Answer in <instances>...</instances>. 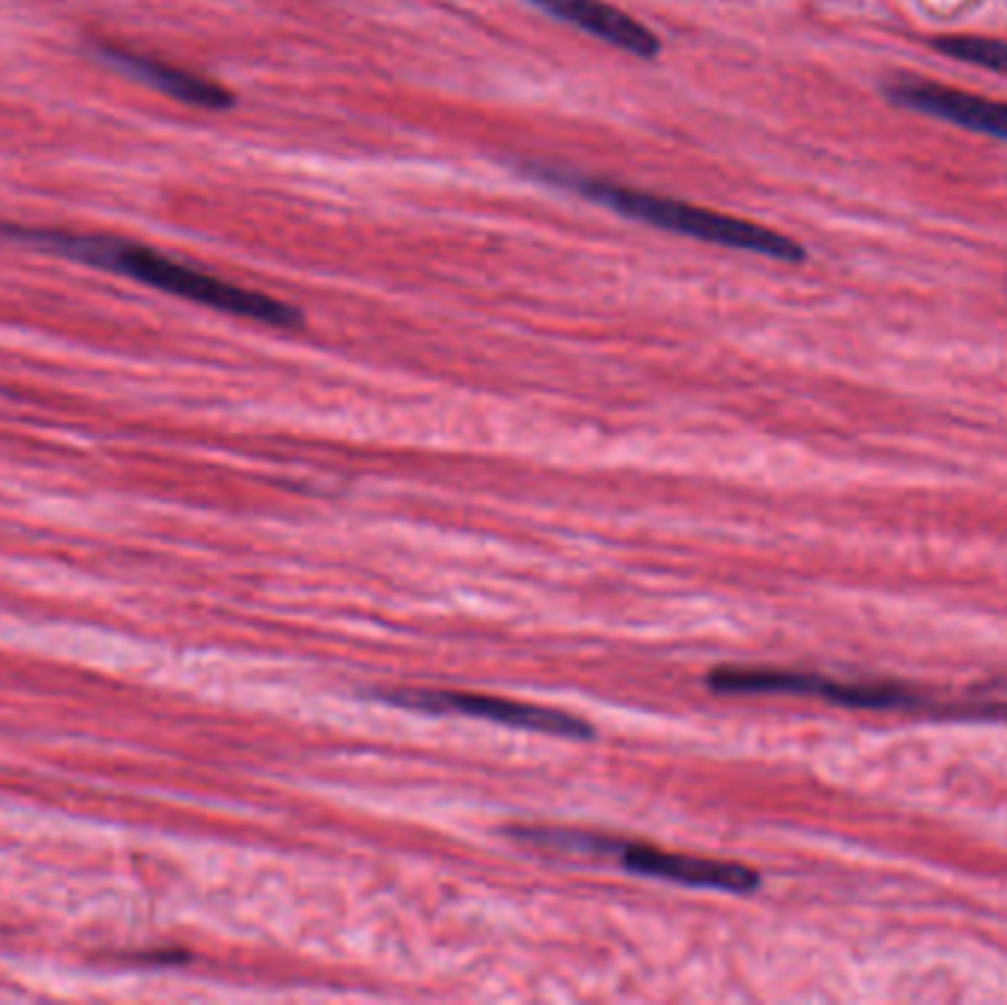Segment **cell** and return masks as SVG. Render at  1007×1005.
I'll list each match as a JSON object with an SVG mask.
<instances>
[{"mask_svg": "<svg viewBox=\"0 0 1007 1005\" xmlns=\"http://www.w3.org/2000/svg\"><path fill=\"white\" fill-rule=\"evenodd\" d=\"M0 237L21 245L60 254L74 263H86L95 269L116 271L124 278L142 280L154 289H162L168 295L195 301L218 313H230L239 319L263 322L271 328H301L304 316L301 310L287 301L271 299L266 292L236 287L230 280H221L209 271L186 266L180 259H171L159 251L138 245V242L121 240V237H98V233H74V230L53 228H21V225H0Z\"/></svg>", "mask_w": 1007, "mask_h": 1005, "instance_id": "6da1fadb", "label": "cell"}, {"mask_svg": "<svg viewBox=\"0 0 1007 1005\" xmlns=\"http://www.w3.org/2000/svg\"><path fill=\"white\" fill-rule=\"evenodd\" d=\"M389 705L413 707V711H430V714H463V717L489 719L510 728L524 731H539L554 737H593L595 728L581 717L554 711L543 705H524L513 699L484 697V693H463V690H425V687H401V690H384L380 693Z\"/></svg>", "mask_w": 1007, "mask_h": 1005, "instance_id": "277c9868", "label": "cell"}, {"mask_svg": "<svg viewBox=\"0 0 1007 1005\" xmlns=\"http://www.w3.org/2000/svg\"><path fill=\"white\" fill-rule=\"evenodd\" d=\"M95 53L100 60L119 69L121 74H128L133 81L145 83L150 89L162 92L168 98L183 100L189 107H201V110H228L236 104L233 92H228L221 83L207 81L201 74L183 71L178 65H168V62L150 60L145 53L136 50L121 48V45H107V41H95Z\"/></svg>", "mask_w": 1007, "mask_h": 1005, "instance_id": "52a82bcc", "label": "cell"}, {"mask_svg": "<svg viewBox=\"0 0 1007 1005\" xmlns=\"http://www.w3.org/2000/svg\"><path fill=\"white\" fill-rule=\"evenodd\" d=\"M536 10L548 12L557 21H566L578 31L590 33L604 45L624 50L640 60H654L660 53V39L654 36L652 27L628 15L607 0H531Z\"/></svg>", "mask_w": 1007, "mask_h": 1005, "instance_id": "ba28073f", "label": "cell"}, {"mask_svg": "<svg viewBox=\"0 0 1007 1005\" xmlns=\"http://www.w3.org/2000/svg\"><path fill=\"white\" fill-rule=\"evenodd\" d=\"M610 856L619 858V864L636 876L669 879L678 885L713 887V891H728V894H751L761 885V873L737 861H711V858L681 856V852H663L654 846L622 844L616 837H612Z\"/></svg>", "mask_w": 1007, "mask_h": 1005, "instance_id": "5b68a950", "label": "cell"}, {"mask_svg": "<svg viewBox=\"0 0 1007 1005\" xmlns=\"http://www.w3.org/2000/svg\"><path fill=\"white\" fill-rule=\"evenodd\" d=\"M707 687L716 693H790V697H816L834 705L870 707V711H946L937 699H925L917 690L881 681H839V678L796 673V669L728 667L713 669Z\"/></svg>", "mask_w": 1007, "mask_h": 1005, "instance_id": "3957f363", "label": "cell"}, {"mask_svg": "<svg viewBox=\"0 0 1007 1005\" xmlns=\"http://www.w3.org/2000/svg\"><path fill=\"white\" fill-rule=\"evenodd\" d=\"M931 45L943 57L1007 74V39H993V36H939V39H931Z\"/></svg>", "mask_w": 1007, "mask_h": 1005, "instance_id": "9c48e42d", "label": "cell"}, {"mask_svg": "<svg viewBox=\"0 0 1007 1005\" xmlns=\"http://www.w3.org/2000/svg\"><path fill=\"white\" fill-rule=\"evenodd\" d=\"M545 180H554V183L569 186V190H574L583 198L616 209L624 219L669 230V233H678V237L711 242V245H721V249L751 251V254L784 259V263H801L804 259V249H801L799 242L784 237L778 230L737 219V216H728V213L699 207V204H690V201L663 198V195H654V192L631 190V186H622V183H610V180L598 178H578V174L563 178L557 171H545Z\"/></svg>", "mask_w": 1007, "mask_h": 1005, "instance_id": "7a4b0ae2", "label": "cell"}, {"mask_svg": "<svg viewBox=\"0 0 1007 1005\" xmlns=\"http://www.w3.org/2000/svg\"><path fill=\"white\" fill-rule=\"evenodd\" d=\"M889 98L901 107H908V110L925 112L934 119L951 121L958 128L975 130V133L1007 142V104H1002V100L981 98V95L951 89L943 83L913 81V77L893 83Z\"/></svg>", "mask_w": 1007, "mask_h": 1005, "instance_id": "8992f818", "label": "cell"}]
</instances>
